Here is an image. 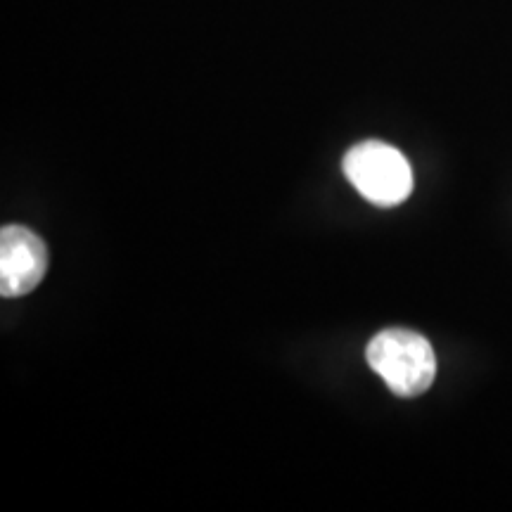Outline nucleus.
<instances>
[{
	"label": "nucleus",
	"instance_id": "f257e3e1",
	"mask_svg": "<svg viewBox=\"0 0 512 512\" xmlns=\"http://www.w3.org/2000/svg\"><path fill=\"white\" fill-rule=\"evenodd\" d=\"M366 361L403 399L425 394L437 375V356L427 337L403 328L377 332L366 349Z\"/></svg>",
	"mask_w": 512,
	"mask_h": 512
},
{
	"label": "nucleus",
	"instance_id": "f03ea898",
	"mask_svg": "<svg viewBox=\"0 0 512 512\" xmlns=\"http://www.w3.org/2000/svg\"><path fill=\"white\" fill-rule=\"evenodd\" d=\"M344 176L377 207H396L413 192V169L394 145L363 140L351 147L342 162Z\"/></svg>",
	"mask_w": 512,
	"mask_h": 512
},
{
	"label": "nucleus",
	"instance_id": "7ed1b4c3",
	"mask_svg": "<svg viewBox=\"0 0 512 512\" xmlns=\"http://www.w3.org/2000/svg\"><path fill=\"white\" fill-rule=\"evenodd\" d=\"M48 271V247L34 230L5 226L0 230V294L24 297L41 285Z\"/></svg>",
	"mask_w": 512,
	"mask_h": 512
}]
</instances>
